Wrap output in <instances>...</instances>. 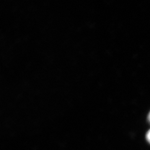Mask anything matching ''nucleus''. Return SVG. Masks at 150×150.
Masks as SVG:
<instances>
[{
  "mask_svg": "<svg viewBox=\"0 0 150 150\" xmlns=\"http://www.w3.org/2000/svg\"><path fill=\"white\" fill-rule=\"evenodd\" d=\"M148 120H149V122H150V112L149 113V116H148Z\"/></svg>",
  "mask_w": 150,
  "mask_h": 150,
  "instance_id": "nucleus-2",
  "label": "nucleus"
},
{
  "mask_svg": "<svg viewBox=\"0 0 150 150\" xmlns=\"http://www.w3.org/2000/svg\"><path fill=\"white\" fill-rule=\"evenodd\" d=\"M146 139L150 144V129L147 132L146 134Z\"/></svg>",
  "mask_w": 150,
  "mask_h": 150,
  "instance_id": "nucleus-1",
  "label": "nucleus"
}]
</instances>
